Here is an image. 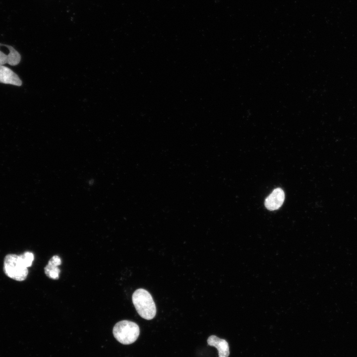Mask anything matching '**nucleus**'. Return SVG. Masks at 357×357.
Masks as SVG:
<instances>
[{"label": "nucleus", "instance_id": "nucleus-1", "mask_svg": "<svg viewBox=\"0 0 357 357\" xmlns=\"http://www.w3.org/2000/svg\"><path fill=\"white\" fill-rule=\"evenodd\" d=\"M33 261L32 256L26 252L19 255L7 254L4 260L3 271L7 277L17 281H24L28 275V267L32 265Z\"/></svg>", "mask_w": 357, "mask_h": 357}, {"label": "nucleus", "instance_id": "nucleus-2", "mask_svg": "<svg viewBox=\"0 0 357 357\" xmlns=\"http://www.w3.org/2000/svg\"><path fill=\"white\" fill-rule=\"evenodd\" d=\"M132 301L137 313L142 318L151 320L155 316V303L152 296L147 290L137 289L132 296Z\"/></svg>", "mask_w": 357, "mask_h": 357}, {"label": "nucleus", "instance_id": "nucleus-3", "mask_svg": "<svg viewBox=\"0 0 357 357\" xmlns=\"http://www.w3.org/2000/svg\"><path fill=\"white\" fill-rule=\"evenodd\" d=\"M115 338L123 345L132 344L137 339L140 333L138 325L129 320H121L117 322L113 328Z\"/></svg>", "mask_w": 357, "mask_h": 357}, {"label": "nucleus", "instance_id": "nucleus-4", "mask_svg": "<svg viewBox=\"0 0 357 357\" xmlns=\"http://www.w3.org/2000/svg\"><path fill=\"white\" fill-rule=\"evenodd\" d=\"M20 54L13 47L0 44V65L8 63L15 66L20 62Z\"/></svg>", "mask_w": 357, "mask_h": 357}, {"label": "nucleus", "instance_id": "nucleus-5", "mask_svg": "<svg viewBox=\"0 0 357 357\" xmlns=\"http://www.w3.org/2000/svg\"><path fill=\"white\" fill-rule=\"evenodd\" d=\"M284 200V191L280 188H277L266 198L265 206L269 210H275L282 206Z\"/></svg>", "mask_w": 357, "mask_h": 357}, {"label": "nucleus", "instance_id": "nucleus-6", "mask_svg": "<svg viewBox=\"0 0 357 357\" xmlns=\"http://www.w3.org/2000/svg\"><path fill=\"white\" fill-rule=\"evenodd\" d=\"M0 83L20 86L22 81L9 68L0 65Z\"/></svg>", "mask_w": 357, "mask_h": 357}, {"label": "nucleus", "instance_id": "nucleus-7", "mask_svg": "<svg viewBox=\"0 0 357 357\" xmlns=\"http://www.w3.org/2000/svg\"><path fill=\"white\" fill-rule=\"evenodd\" d=\"M207 344L217 349L219 357H229L230 355L229 346L226 340L220 339L216 336L211 335L207 339Z\"/></svg>", "mask_w": 357, "mask_h": 357}, {"label": "nucleus", "instance_id": "nucleus-8", "mask_svg": "<svg viewBox=\"0 0 357 357\" xmlns=\"http://www.w3.org/2000/svg\"><path fill=\"white\" fill-rule=\"evenodd\" d=\"M60 264L61 260L60 257L58 255L53 256L44 268V272L47 276L54 280L58 279L60 270L58 266Z\"/></svg>", "mask_w": 357, "mask_h": 357}]
</instances>
